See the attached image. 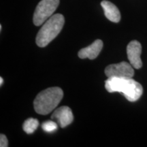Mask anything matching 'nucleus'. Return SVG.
Segmentation results:
<instances>
[{
	"label": "nucleus",
	"mask_w": 147,
	"mask_h": 147,
	"mask_svg": "<svg viewBox=\"0 0 147 147\" xmlns=\"http://www.w3.org/2000/svg\"><path fill=\"white\" fill-rule=\"evenodd\" d=\"M39 126V122L36 119L29 118L23 125V131L27 134H33Z\"/></svg>",
	"instance_id": "nucleus-10"
},
{
	"label": "nucleus",
	"mask_w": 147,
	"mask_h": 147,
	"mask_svg": "<svg viewBox=\"0 0 147 147\" xmlns=\"http://www.w3.org/2000/svg\"><path fill=\"white\" fill-rule=\"evenodd\" d=\"M59 4V0H42L40 1L34 14L33 21L36 26L43 25L51 16Z\"/></svg>",
	"instance_id": "nucleus-4"
},
{
	"label": "nucleus",
	"mask_w": 147,
	"mask_h": 147,
	"mask_svg": "<svg viewBox=\"0 0 147 147\" xmlns=\"http://www.w3.org/2000/svg\"><path fill=\"white\" fill-rule=\"evenodd\" d=\"M134 68V67L130 63L122 61L119 63L108 65L105 68L104 72L108 78H112V77L133 78L135 74Z\"/></svg>",
	"instance_id": "nucleus-5"
},
{
	"label": "nucleus",
	"mask_w": 147,
	"mask_h": 147,
	"mask_svg": "<svg viewBox=\"0 0 147 147\" xmlns=\"http://www.w3.org/2000/svg\"><path fill=\"white\" fill-rule=\"evenodd\" d=\"M0 146L1 147H7L8 146V139L4 134L0 135Z\"/></svg>",
	"instance_id": "nucleus-12"
},
{
	"label": "nucleus",
	"mask_w": 147,
	"mask_h": 147,
	"mask_svg": "<svg viewBox=\"0 0 147 147\" xmlns=\"http://www.w3.org/2000/svg\"><path fill=\"white\" fill-rule=\"evenodd\" d=\"M65 19L61 14L51 16L45 23L37 34L36 42L39 47H45L58 36L63 28Z\"/></svg>",
	"instance_id": "nucleus-3"
},
{
	"label": "nucleus",
	"mask_w": 147,
	"mask_h": 147,
	"mask_svg": "<svg viewBox=\"0 0 147 147\" xmlns=\"http://www.w3.org/2000/svg\"><path fill=\"white\" fill-rule=\"evenodd\" d=\"M101 5L104 11L106 17L113 23H119L121 20V13L114 3L109 1L104 0L101 3Z\"/></svg>",
	"instance_id": "nucleus-9"
},
{
	"label": "nucleus",
	"mask_w": 147,
	"mask_h": 147,
	"mask_svg": "<svg viewBox=\"0 0 147 147\" xmlns=\"http://www.w3.org/2000/svg\"><path fill=\"white\" fill-rule=\"evenodd\" d=\"M63 97V90L59 87H51L44 90L35 98V111L39 115H48L57 107Z\"/></svg>",
	"instance_id": "nucleus-2"
},
{
	"label": "nucleus",
	"mask_w": 147,
	"mask_h": 147,
	"mask_svg": "<svg viewBox=\"0 0 147 147\" xmlns=\"http://www.w3.org/2000/svg\"><path fill=\"white\" fill-rule=\"evenodd\" d=\"M51 119L57 123L61 127L64 128L72 123L74 116L70 108L64 106L55 110L51 116Z\"/></svg>",
	"instance_id": "nucleus-7"
},
{
	"label": "nucleus",
	"mask_w": 147,
	"mask_h": 147,
	"mask_svg": "<svg viewBox=\"0 0 147 147\" xmlns=\"http://www.w3.org/2000/svg\"><path fill=\"white\" fill-rule=\"evenodd\" d=\"M102 48L103 42L101 40H96L91 45L79 51L78 55L80 59H95L100 55Z\"/></svg>",
	"instance_id": "nucleus-8"
},
{
	"label": "nucleus",
	"mask_w": 147,
	"mask_h": 147,
	"mask_svg": "<svg viewBox=\"0 0 147 147\" xmlns=\"http://www.w3.org/2000/svg\"><path fill=\"white\" fill-rule=\"evenodd\" d=\"M142 45L137 40H132L127 47V54L129 63L135 69L142 67V62L141 60Z\"/></svg>",
	"instance_id": "nucleus-6"
},
{
	"label": "nucleus",
	"mask_w": 147,
	"mask_h": 147,
	"mask_svg": "<svg viewBox=\"0 0 147 147\" xmlns=\"http://www.w3.org/2000/svg\"><path fill=\"white\" fill-rule=\"evenodd\" d=\"M0 81H1V82H0V85L1 86V85H2V83L3 82V78H1V77L0 78Z\"/></svg>",
	"instance_id": "nucleus-13"
},
{
	"label": "nucleus",
	"mask_w": 147,
	"mask_h": 147,
	"mask_svg": "<svg viewBox=\"0 0 147 147\" xmlns=\"http://www.w3.org/2000/svg\"><path fill=\"white\" fill-rule=\"evenodd\" d=\"M105 88L109 93L123 94L129 102H136L140 98L143 93V88L139 82L128 77H112L105 81Z\"/></svg>",
	"instance_id": "nucleus-1"
},
{
	"label": "nucleus",
	"mask_w": 147,
	"mask_h": 147,
	"mask_svg": "<svg viewBox=\"0 0 147 147\" xmlns=\"http://www.w3.org/2000/svg\"><path fill=\"white\" fill-rule=\"evenodd\" d=\"M42 128L46 132L52 133L57 129V124L55 121H45L42 125Z\"/></svg>",
	"instance_id": "nucleus-11"
}]
</instances>
